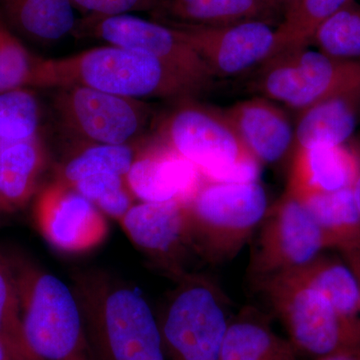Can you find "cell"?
<instances>
[{"mask_svg":"<svg viewBox=\"0 0 360 360\" xmlns=\"http://www.w3.org/2000/svg\"><path fill=\"white\" fill-rule=\"evenodd\" d=\"M176 103L158 127V141L189 161L205 179L258 180L262 165L239 139L224 110L195 98Z\"/></svg>","mask_w":360,"mask_h":360,"instance_id":"obj_5","label":"cell"},{"mask_svg":"<svg viewBox=\"0 0 360 360\" xmlns=\"http://www.w3.org/2000/svg\"><path fill=\"white\" fill-rule=\"evenodd\" d=\"M0 212H2L1 205H0Z\"/></svg>","mask_w":360,"mask_h":360,"instance_id":"obj_39","label":"cell"},{"mask_svg":"<svg viewBox=\"0 0 360 360\" xmlns=\"http://www.w3.org/2000/svg\"><path fill=\"white\" fill-rule=\"evenodd\" d=\"M360 111V94L326 99L300 111L295 149L345 146L354 139Z\"/></svg>","mask_w":360,"mask_h":360,"instance_id":"obj_19","label":"cell"},{"mask_svg":"<svg viewBox=\"0 0 360 360\" xmlns=\"http://www.w3.org/2000/svg\"><path fill=\"white\" fill-rule=\"evenodd\" d=\"M272 1L276 2V4H278L281 8H283L284 13L288 11V8L296 1V0H272Z\"/></svg>","mask_w":360,"mask_h":360,"instance_id":"obj_37","label":"cell"},{"mask_svg":"<svg viewBox=\"0 0 360 360\" xmlns=\"http://www.w3.org/2000/svg\"><path fill=\"white\" fill-rule=\"evenodd\" d=\"M357 158L349 143L295 149L286 191L295 195L333 193L354 184Z\"/></svg>","mask_w":360,"mask_h":360,"instance_id":"obj_18","label":"cell"},{"mask_svg":"<svg viewBox=\"0 0 360 360\" xmlns=\"http://www.w3.org/2000/svg\"><path fill=\"white\" fill-rule=\"evenodd\" d=\"M45 165L39 137L14 142L0 151V205L8 212L27 205Z\"/></svg>","mask_w":360,"mask_h":360,"instance_id":"obj_23","label":"cell"},{"mask_svg":"<svg viewBox=\"0 0 360 360\" xmlns=\"http://www.w3.org/2000/svg\"><path fill=\"white\" fill-rule=\"evenodd\" d=\"M348 1L349 0H296L276 27L274 56L309 47L317 28Z\"/></svg>","mask_w":360,"mask_h":360,"instance_id":"obj_26","label":"cell"},{"mask_svg":"<svg viewBox=\"0 0 360 360\" xmlns=\"http://www.w3.org/2000/svg\"><path fill=\"white\" fill-rule=\"evenodd\" d=\"M253 89L300 112L333 97L360 94V61L330 58L309 47L281 52L259 66Z\"/></svg>","mask_w":360,"mask_h":360,"instance_id":"obj_8","label":"cell"},{"mask_svg":"<svg viewBox=\"0 0 360 360\" xmlns=\"http://www.w3.org/2000/svg\"><path fill=\"white\" fill-rule=\"evenodd\" d=\"M224 112L260 165H277L292 156L295 127L278 103L260 96L239 101Z\"/></svg>","mask_w":360,"mask_h":360,"instance_id":"obj_16","label":"cell"},{"mask_svg":"<svg viewBox=\"0 0 360 360\" xmlns=\"http://www.w3.org/2000/svg\"><path fill=\"white\" fill-rule=\"evenodd\" d=\"M37 60L0 21V92L30 87Z\"/></svg>","mask_w":360,"mask_h":360,"instance_id":"obj_30","label":"cell"},{"mask_svg":"<svg viewBox=\"0 0 360 360\" xmlns=\"http://www.w3.org/2000/svg\"><path fill=\"white\" fill-rule=\"evenodd\" d=\"M162 0H71L85 15L112 16L139 11L151 13Z\"/></svg>","mask_w":360,"mask_h":360,"instance_id":"obj_32","label":"cell"},{"mask_svg":"<svg viewBox=\"0 0 360 360\" xmlns=\"http://www.w3.org/2000/svg\"><path fill=\"white\" fill-rule=\"evenodd\" d=\"M20 297L23 335L40 360H96L72 288L20 255H9Z\"/></svg>","mask_w":360,"mask_h":360,"instance_id":"obj_3","label":"cell"},{"mask_svg":"<svg viewBox=\"0 0 360 360\" xmlns=\"http://www.w3.org/2000/svg\"><path fill=\"white\" fill-rule=\"evenodd\" d=\"M0 360H40L27 348L0 340Z\"/></svg>","mask_w":360,"mask_h":360,"instance_id":"obj_33","label":"cell"},{"mask_svg":"<svg viewBox=\"0 0 360 360\" xmlns=\"http://www.w3.org/2000/svg\"><path fill=\"white\" fill-rule=\"evenodd\" d=\"M56 90L54 108L61 125L84 146L131 144L143 134L153 115L150 106L139 99L89 87Z\"/></svg>","mask_w":360,"mask_h":360,"instance_id":"obj_10","label":"cell"},{"mask_svg":"<svg viewBox=\"0 0 360 360\" xmlns=\"http://www.w3.org/2000/svg\"><path fill=\"white\" fill-rule=\"evenodd\" d=\"M70 86L89 87L139 101H179L206 91L150 54L111 44L65 58H39L30 87Z\"/></svg>","mask_w":360,"mask_h":360,"instance_id":"obj_1","label":"cell"},{"mask_svg":"<svg viewBox=\"0 0 360 360\" xmlns=\"http://www.w3.org/2000/svg\"><path fill=\"white\" fill-rule=\"evenodd\" d=\"M139 150V146L132 144L80 146L59 165L56 180L72 186L90 175L115 174L127 176Z\"/></svg>","mask_w":360,"mask_h":360,"instance_id":"obj_25","label":"cell"},{"mask_svg":"<svg viewBox=\"0 0 360 360\" xmlns=\"http://www.w3.org/2000/svg\"><path fill=\"white\" fill-rule=\"evenodd\" d=\"M221 360H300L290 340L281 338L269 319L246 307L229 321Z\"/></svg>","mask_w":360,"mask_h":360,"instance_id":"obj_20","label":"cell"},{"mask_svg":"<svg viewBox=\"0 0 360 360\" xmlns=\"http://www.w3.org/2000/svg\"><path fill=\"white\" fill-rule=\"evenodd\" d=\"M345 258V262L349 264L352 270L356 276L357 281L359 285V297H360V250L354 251V252L347 253V255H341Z\"/></svg>","mask_w":360,"mask_h":360,"instance_id":"obj_35","label":"cell"},{"mask_svg":"<svg viewBox=\"0 0 360 360\" xmlns=\"http://www.w3.org/2000/svg\"><path fill=\"white\" fill-rule=\"evenodd\" d=\"M39 101L28 89L0 92V141L7 144L37 137Z\"/></svg>","mask_w":360,"mask_h":360,"instance_id":"obj_28","label":"cell"},{"mask_svg":"<svg viewBox=\"0 0 360 360\" xmlns=\"http://www.w3.org/2000/svg\"><path fill=\"white\" fill-rule=\"evenodd\" d=\"M70 187L91 201L104 214L118 222L137 202L127 184V176L123 175H90Z\"/></svg>","mask_w":360,"mask_h":360,"instance_id":"obj_29","label":"cell"},{"mask_svg":"<svg viewBox=\"0 0 360 360\" xmlns=\"http://www.w3.org/2000/svg\"><path fill=\"white\" fill-rule=\"evenodd\" d=\"M72 279L96 360H167L158 319L139 290L96 270Z\"/></svg>","mask_w":360,"mask_h":360,"instance_id":"obj_2","label":"cell"},{"mask_svg":"<svg viewBox=\"0 0 360 360\" xmlns=\"http://www.w3.org/2000/svg\"><path fill=\"white\" fill-rule=\"evenodd\" d=\"M298 352L317 359L360 352V322L347 321L319 291L290 272L255 283Z\"/></svg>","mask_w":360,"mask_h":360,"instance_id":"obj_7","label":"cell"},{"mask_svg":"<svg viewBox=\"0 0 360 360\" xmlns=\"http://www.w3.org/2000/svg\"><path fill=\"white\" fill-rule=\"evenodd\" d=\"M286 272L319 291L341 316L360 322L359 281L345 258L322 252L307 264Z\"/></svg>","mask_w":360,"mask_h":360,"instance_id":"obj_22","label":"cell"},{"mask_svg":"<svg viewBox=\"0 0 360 360\" xmlns=\"http://www.w3.org/2000/svg\"><path fill=\"white\" fill-rule=\"evenodd\" d=\"M149 13L151 20L165 25L225 26L264 21L276 27L285 13L272 0H162Z\"/></svg>","mask_w":360,"mask_h":360,"instance_id":"obj_17","label":"cell"},{"mask_svg":"<svg viewBox=\"0 0 360 360\" xmlns=\"http://www.w3.org/2000/svg\"><path fill=\"white\" fill-rule=\"evenodd\" d=\"M341 60L360 61V4L349 0L315 32L311 45Z\"/></svg>","mask_w":360,"mask_h":360,"instance_id":"obj_27","label":"cell"},{"mask_svg":"<svg viewBox=\"0 0 360 360\" xmlns=\"http://www.w3.org/2000/svg\"><path fill=\"white\" fill-rule=\"evenodd\" d=\"M7 146H9V144L6 143V142L0 141V151H1L4 148H6Z\"/></svg>","mask_w":360,"mask_h":360,"instance_id":"obj_38","label":"cell"},{"mask_svg":"<svg viewBox=\"0 0 360 360\" xmlns=\"http://www.w3.org/2000/svg\"><path fill=\"white\" fill-rule=\"evenodd\" d=\"M108 44L146 52L207 91L217 79L202 59L169 26L132 14L84 15L73 32Z\"/></svg>","mask_w":360,"mask_h":360,"instance_id":"obj_11","label":"cell"},{"mask_svg":"<svg viewBox=\"0 0 360 360\" xmlns=\"http://www.w3.org/2000/svg\"><path fill=\"white\" fill-rule=\"evenodd\" d=\"M34 219L45 240L56 250L85 252L105 239V214L72 187L56 180L37 196Z\"/></svg>","mask_w":360,"mask_h":360,"instance_id":"obj_13","label":"cell"},{"mask_svg":"<svg viewBox=\"0 0 360 360\" xmlns=\"http://www.w3.org/2000/svg\"><path fill=\"white\" fill-rule=\"evenodd\" d=\"M348 143H349V146L354 149L357 158V174L356 176H355L354 184H352V193H354L355 203H356L357 210H359L360 214V135L359 136L354 137Z\"/></svg>","mask_w":360,"mask_h":360,"instance_id":"obj_34","label":"cell"},{"mask_svg":"<svg viewBox=\"0 0 360 360\" xmlns=\"http://www.w3.org/2000/svg\"><path fill=\"white\" fill-rule=\"evenodd\" d=\"M295 196L304 203L321 227L328 250H338L341 255L360 250V214L352 187Z\"/></svg>","mask_w":360,"mask_h":360,"instance_id":"obj_21","label":"cell"},{"mask_svg":"<svg viewBox=\"0 0 360 360\" xmlns=\"http://www.w3.org/2000/svg\"><path fill=\"white\" fill-rule=\"evenodd\" d=\"M11 25L26 37L39 41H56L77 25L71 0H0Z\"/></svg>","mask_w":360,"mask_h":360,"instance_id":"obj_24","label":"cell"},{"mask_svg":"<svg viewBox=\"0 0 360 360\" xmlns=\"http://www.w3.org/2000/svg\"><path fill=\"white\" fill-rule=\"evenodd\" d=\"M127 180L137 201L186 202L203 177L189 161L155 139L139 148Z\"/></svg>","mask_w":360,"mask_h":360,"instance_id":"obj_15","label":"cell"},{"mask_svg":"<svg viewBox=\"0 0 360 360\" xmlns=\"http://www.w3.org/2000/svg\"><path fill=\"white\" fill-rule=\"evenodd\" d=\"M158 321L165 356L169 360H221L231 317L217 283L202 274L186 272L174 278Z\"/></svg>","mask_w":360,"mask_h":360,"instance_id":"obj_6","label":"cell"},{"mask_svg":"<svg viewBox=\"0 0 360 360\" xmlns=\"http://www.w3.org/2000/svg\"><path fill=\"white\" fill-rule=\"evenodd\" d=\"M186 205L193 253L212 264L233 259L252 238L270 206L258 180L205 179Z\"/></svg>","mask_w":360,"mask_h":360,"instance_id":"obj_4","label":"cell"},{"mask_svg":"<svg viewBox=\"0 0 360 360\" xmlns=\"http://www.w3.org/2000/svg\"><path fill=\"white\" fill-rule=\"evenodd\" d=\"M257 229L248 267L255 283L298 269L328 250L311 213L288 191L269 206Z\"/></svg>","mask_w":360,"mask_h":360,"instance_id":"obj_9","label":"cell"},{"mask_svg":"<svg viewBox=\"0 0 360 360\" xmlns=\"http://www.w3.org/2000/svg\"><path fill=\"white\" fill-rule=\"evenodd\" d=\"M165 25L196 52L215 78L241 75L276 54V26L264 21L225 26Z\"/></svg>","mask_w":360,"mask_h":360,"instance_id":"obj_12","label":"cell"},{"mask_svg":"<svg viewBox=\"0 0 360 360\" xmlns=\"http://www.w3.org/2000/svg\"><path fill=\"white\" fill-rule=\"evenodd\" d=\"M317 360H360V352H341V354L321 357Z\"/></svg>","mask_w":360,"mask_h":360,"instance_id":"obj_36","label":"cell"},{"mask_svg":"<svg viewBox=\"0 0 360 360\" xmlns=\"http://www.w3.org/2000/svg\"><path fill=\"white\" fill-rule=\"evenodd\" d=\"M0 340L11 341L30 350L23 335L20 297H18V285H16L13 265L8 255H4L1 250H0Z\"/></svg>","mask_w":360,"mask_h":360,"instance_id":"obj_31","label":"cell"},{"mask_svg":"<svg viewBox=\"0 0 360 360\" xmlns=\"http://www.w3.org/2000/svg\"><path fill=\"white\" fill-rule=\"evenodd\" d=\"M120 224L131 243L172 278L187 272L184 259L193 251L184 201H137Z\"/></svg>","mask_w":360,"mask_h":360,"instance_id":"obj_14","label":"cell"}]
</instances>
